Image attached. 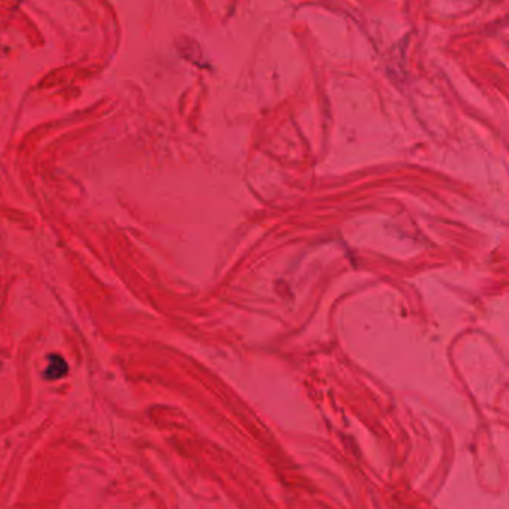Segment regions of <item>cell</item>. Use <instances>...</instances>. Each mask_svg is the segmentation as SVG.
<instances>
[{
  "mask_svg": "<svg viewBox=\"0 0 509 509\" xmlns=\"http://www.w3.org/2000/svg\"><path fill=\"white\" fill-rule=\"evenodd\" d=\"M177 50H179L180 55L189 60L191 63L198 65V66H205V63H203V58H204L203 51L196 41L186 38V36H182L180 42L177 43Z\"/></svg>",
  "mask_w": 509,
  "mask_h": 509,
  "instance_id": "obj_1",
  "label": "cell"
},
{
  "mask_svg": "<svg viewBox=\"0 0 509 509\" xmlns=\"http://www.w3.org/2000/svg\"><path fill=\"white\" fill-rule=\"evenodd\" d=\"M67 372V365L62 356H51L50 358V365H48V369L45 371V377L48 380H55L63 377V375Z\"/></svg>",
  "mask_w": 509,
  "mask_h": 509,
  "instance_id": "obj_2",
  "label": "cell"
}]
</instances>
